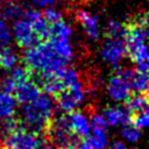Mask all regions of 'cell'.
<instances>
[{"instance_id":"obj_1","label":"cell","mask_w":149,"mask_h":149,"mask_svg":"<svg viewBox=\"0 0 149 149\" xmlns=\"http://www.w3.org/2000/svg\"><path fill=\"white\" fill-rule=\"evenodd\" d=\"M23 63L33 73L55 72L68 64V62L55 51L49 40L41 41L35 45L26 48L23 52Z\"/></svg>"},{"instance_id":"obj_2","label":"cell","mask_w":149,"mask_h":149,"mask_svg":"<svg viewBox=\"0 0 149 149\" xmlns=\"http://www.w3.org/2000/svg\"><path fill=\"white\" fill-rule=\"evenodd\" d=\"M54 114V100L47 93H40L33 101L23 104L21 108V126L30 132L41 134Z\"/></svg>"},{"instance_id":"obj_3","label":"cell","mask_w":149,"mask_h":149,"mask_svg":"<svg viewBox=\"0 0 149 149\" xmlns=\"http://www.w3.org/2000/svg\"><path fill=\"white\" fill-rule=\"evenodd\" d=\"M126 34L123 37L126 54L135 63L148 62L147 38H148V15L137 14L132 21L126 23Z\"/></svg>"},{"instance_id":"obj_4","label":"cell","mask_w":149,"mask_h":149,"mask_svg":"<svg viewBox=\"0 0 149 149\" xmlns=\"http://www.w3.org/2000/svg\"><path fill=\"white\" fill-rule=\"evenodd\" d=\"M45 133L48 135V140L52 144L51 147H62V148H74L78 147L80 139L76 136L68 123L66 114L57 116L55 119L51 118L50 122L45 128Z\"/></svg>"},{"instance_id":"obj_5","label":"cell","mask_w":149,"mask_h":149,"mask_svg":"<svg viewBox=\"0 0 149 149\" xmlns=\"http://www.w3.org/2000/svg\"><path fill=\"white\" fill-rule=\"evenodd\" d=\"M1 146L13 149H33L41 147H50L47 143V140L41 137V134H36L34 132L28 130L27 128L21 126V123L6 136H3Z\"/></svg>"},{"instance_id":"obj_6","label":"cell","mask_w":149,"mask_h":149,"mask_svg":"<svg viewBox=\"0 0 149 149\" xmlns=\"http://www.w3.org/2000/svg\"><path fill=\"white\" fill-rule=\"evenodd\" d=\"M84 99H85V90L79 80L63 88L57 95L54 97V100L57 102L58 107L64 113L74 111L76 107L81 101H84Z\"/></svg>"},{"instance_id":"obj_7","label":"cell","mask_w":149,"mask_h":149,"mask_svg":"<svg viewBox=\"0 0 149 149\" xmlns=\"http://www.w3.org/2000/svg\"><path fill=\"white\" fill-rule=\"evenodd\" d=\"M101 58L113 68H118L126 55V47L123 38L107 37L100 51Z\"/></svg>"},{"instance_id":"obj_8","label":"cell","mask_w":149,"mask_h":149,"mask_svg":"<svg viewBox=\"0 0 149 149\" xmlns=\"http://www.w3.org/2000/svg\"><path fill=\"white\" fill-rule=\"evenodd\" d=\"M13 36L16 43L22 48H29L41 42L38 36L33 30L31 26L24 17L14 20L13 23Z\"/></svg>"},{"instance_id":"obj_9","label":"cell","mask_w":149,"mask_h":149,"mask_svg":"<svg viewBox=\"0 0 149 149\" xmlns=\"http://www.w3.org/2000/svg\"><path fill=\"white\" fill-rule=\"evenodd\" d=\"M118 74L122 77L134 92H147L148 91V73L137 71L136 69L123 68L119 69Z\"/></svg>"},{"instance_id":"obj_10","label":"cell","mask_w":149,"mask_h":149,"mask_svg":"<svg viewBox=\"0 0 149 149\" xmlns=\"http://www.w3.org/2000/svg\"><path fill=\"white\" fill-rule=\"evenodd\" d=\"M13 92H14L13 95L15 100L17 101V104L23 105V104L33 101L41 93V88L38 84L33 78H30L28 80L16 84Z\"/></svg>"},{"instance_id":"obj_11","label":"cell","mask_w":149,"mask_h":149,"mask_svg":"<svg viewBox=\"0 0 149 149\" xmlns=\"http://www.w3.org/2000/svg\"><path fill=\"white\" fill-rule=\"evenodd\" d=\"M23 17L29 22L35 34L41 41L49 40V23L44 20L41 12L37 9H27L23 13Z\"/></svg>"},{"instance_id":"obj_12","label":"cell","mask_w":149,"mask_h":149,"mask_svg":"<svg viewBox=\"0 0 149 149\" xmlns=\"http://www.w3.org/2000/svg\"><path fill=\"white\" fill-rule=\"evenodd\" d=\"M65 114L68 118L69 127L76 136H78L79 139H83L90 134L91 125H90V120L87 119V116L85 114H83L81 112L76 111V109L72 112L65 113Z\"/></svg>"},{"instance_id":"obj_13","label":"cell","mask_w":149,"mask_h":149,"mask_svg":"<svg viewBox=\"0 0 149 149\" xmlns=\"http://www.w3.org/2000/svg\"><path fill=\"white\" fill-rule=\"evenodd\" d=\"M106 90H107L108 95L114 101H125L132 92L128 83L122 77H120L118 73L112 76L108 79Z\"/></svg>"},{"instance_id":"obj_14","label":"cell","mask_w":149,"mask_h":149,"mask_svg":"<svg viewBox=\"0 0 149 149\" xmlns=\"http://www.w3.org/2000/svg\"><path fill=\"white\" fill-rule=\"evenodd\" d=\"M108 146V139L106 134V129L104 128H94L92 127L88 135L80 139L78 143V148L81 149H101Z\"/></svg>"},{"instance_id":"obj_15","label":"cell","mask_w":149,"mask_h":149,"mask_svg":"<svg viewBox=\"0 0 149 149\" xmlns=\"http://www.w3.org/2000/svg\"><path fill=\"white\" fill-rule=\"evenodd\" d=\"M102 115L105 116L108 126H123L130 123L132 118L128 109L121 106H108L104 109Z\"/></svg>"},{"instance_id":"obj_16","label":"cell","mask_w":149,"mask_h":149,"mask_svg":"<svg viewBox=\"0 0 149 149\" xmlns=\"http://www.w3.org/2000/svg\"><path fill=\"white\" fill-rule=\"evenodd\" d=\"M77 20L81 24L85 33L92 40H98L99 37V20L97 15L91 14L87 10H78L77 12Z\"/></svg>"},{"instance_id":"obj_17","label":"cell","mask_w":149,"mask_h":149,"mask_svg":"<svg viewBox=\"0 0 149 149\" xmlns=\"http://www.w3.org/2000/svg\"><path fill=\"white\" fill-rule=\"evenodd\" d=\"M126 108L130 114H135L148 109V97L147 92H134V94H129V97L125 100Z\"/></svg>"},{"instance_id":"obj_18","label":"cell","mask_w":149,"mask_h":149,"mask_svg":"<svg viewBox=\"0 0 149 149\" xmlns=\"http://www.w3.org/2000/svg\"><path fill=\"white\" fill-rule=\"evenodd\" d=\"M17 101L15 100L13 93L0 92V119L13 118L16 111Z\"/></svg>"},{"instance_id":"obj_19","label":"cell","mask_w":149,"mask_h":149,"mask_svg":"<svg viewBox=\"0 0 149 149\" xmlns=\"http://www.w3.org/2000/svg\"><path fill=\"white\" fill-rule=\"evenodd\" d=\"M71 35L72 29L63 19L49 24V40H69Z\"/></svg>"},{"instance_id":"obj_20","label":"cell","mask_w":149,"mask_h":149,"mask_svg":"<svg viewBox=\"0 0 149 149\" xmlns=\"http://www.w3.org/2000/svg\"><path fill=\"white\" fill-rule=\"evenodd\" d=\"M23 13H24V9L15 0L2 3L1 16L6 21H14L16 19H20V17L23 16Z\"/></svg>"},{"instance_id":"obj_21","label":"cell","mask_w":149,"mask_h":149,"mask_svg":"<svg viewBox=\"0 0 149 149\" xmlns=\"http://www.w3.org/2000/svg\"><path fill=\"white\" fill-rule=\"evenodd\" d=\"M17 63V54L8 45L0 48V68L3 70H10Z\"/></svg>"},{"instance_id":"obj_22","label":"cell","mask_w":149,"mask_h":149,"mask_svg":"<svg viewBox=\"0 0 149 149\" xmlns=\"http://www.w3.org/2000/svg\"><path fill=\"white\" fill-rule=\"evenodd\" d=\"M49 41L52 44L55 51L63 59H65L68 63L70 61H72V58H73V50H72L71 44L69 43V40H54V38H50Z\"/></svg>"},{"instance_id":"obj_23","label":"cell","mask_w":149,"mask_h":149,"mask_svg":"<svg viewBox=\"0 0 149 149\" xmlns=\"http://www.w3.org/2000/svg\"><path fill=\"white\" fill-rule=\"evenodd\" d=\"M126 23L119 21V20H109L106 26V35L107 37H120L123 38L126 34Z\"/></svg>"},{"instance_id":"obj_24","label":"cell","mask_w":149,"mask_h":149,"mask_svg":"<svg viewBox=\"0 0 149 149\" xmlns=\"http://www.w3.org/2000/svg\"><path fill=\"white\" fill-rule=\"evenodd\" d=\"M12 73H10V78L14 80L15 84L22 83L24 80H28L33 77V72L26 66V65H21V66H13L12 69Z\"/></svg>"},{"instance_id":"obj_25","label":"cell","mask_w":149,"mask_h":149,"mask_svg":"<svg viewBox=\"0 0 149 149\" xmlns=\"http://www.w3.org/2000/svg\"><path fill=\"white\" fill-rule=\"evenodd\" d=\"M121 136L129 143H136L141 137V132L139 128L134 127L130 123L123 125L121 129Z\"/></svg>"},{"instance_id":"obj_26","label":"cell","mask_w":149,"mask_h":149,"mask_svg":"<svg viewBox=\"0 0 149 149\" xmlns=\"http://www.w3.org/2000/svg\"><path fill=\"white\" fill-rule=\"evenodd\" d=\"M148 122H149L148 109H144V111H142V112L132 114L130 123H132L134 127L139 128L140 130H141V129H144V128L148 126Z\"/></svg>"},{"instance_id":"obj_27","label":"cell","mask_w":149,"mask_h":149,"mask_svg":"<svg viewBox=\"0 0 149 149\" xmlns=\"http://www.w3.org/2000/svg\"><path fill=\"white\" fill-rule=\"evenodd\" d=\"M12 41V30L7 24V21L0 19V48L9 45Z\"/></svg>"},{"instance_id":"obj_28","label":"cell","mask_w":149,"mask_h":149,"mask_svg":"<svg viewBox=\"0 0 149 149\" xmlns=\"http://www.w3.org/2000/svg\"><path fill=\"white\" fill-rule=\"evenodd\" d=\"M42 15H43L44 20H45L49 24L63 19V17H62V13H61L59 10L55 9V8H54V7H51V6L45 7V8H44V10H43V13H42Z\"/></svg>"},{"instance_id":"obj_29","label":"cell","mask_w":149,"mask_h":149,"mask_svg":"<svg viewBox=\"0 0 149 149\" xmlns=\"http://www.w3.org/2000/svg\"><path fill=\"white\" fill-rule=\"evenodd\" d=\"M90 125H91V128L94 127V128H104V129H107V127H108V123H107L105 116L102 114H99V113H95V114H93L91 116Z\"/></svg>"},{"instance_id":"obj_30","label":"cell","mask_w":149,"mask_h":149,"mask_svg":"<svg viewBox=\"0 0 149 149\" xmlns=\"http://www.w3.org/2000/svg\"><path fill=\"white\" fill-rule=\"evenodd\" d=\"M15 83L10 77L3 78L0 81V91L1 92H8V93H13L14 88H15Z\"/></svg>"},{"instance_id":"obj_31","label":"cell","mask_w":149,"mask_h":149,"mask_svg":"<svg viewBox=\"0 0 149 149\" xmlns=\"http://www.w3.org/2000/svg\"><path fill=\"white\" fill-rule=\"evenodd\" d=\"M28 1L35 8H45L49 6H54L58 2V0H28Z\"/></svg>"},{"instance_id":"obj_32","label":"cell","mask_w":149,"mask_h":149,"mask_svg":"<svg viewBox=\"0 0 149 149\" xmlns=\"http://www.w3.org/2000/svg\"><path fill=\"white\" fill-rule=\"evenodd\" d=\"M111 147L114 148V149H123V148H126V144L122 141H115V142L112 143Z\"/></svg>"},{"instance_id":"obj_33","label":"cell","mask_w":149,"mask_h":149,"mask_svg":"<svg viewBox=\"0 0 149 149\" xmlns=\"http://www.w3.org/2000/svg\"><path fill=\"white\" fill-rule=\"evenodd\" d=\"M9 1H13V0H0V3H6V2H9Z\"/></svg>"}]
</instances>
